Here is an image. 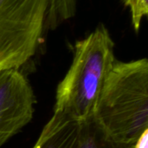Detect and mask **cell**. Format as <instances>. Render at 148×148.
<instances>
[{
  "label": "cell",
  "instance_id": "obj_8",
  "mask_svg": "<svg viewBox=\"0 0 148 148\" xmlns=\"http://www.w3.org/2000/svg\"><path fill=\"white\" fill-rule=\"evenodd\" d=\"M58 21L71 17L75 12V0H56Z\"/></svg>",
  "mask_w": 148,
  "mask_h": 148
},
{
  "label": "cell",
  "instance_id": "obj_2",
  "mask_svg": "<svg viewBox=\"0 0 148 148\" xmlns=\"http://www.w3.org/2000/svg\"><path fill=\"white\" fill-rule=\"evenodd\" d=\"M115 61L114 42L102 24L77 41L72 64L56 89L54 111L77 122L91 118Z\"/></svg>",
  "mask_w": 148,
  "mask_h": 148
},
{
  "label": "cell",
  "instance_id": "obj_7",
  "mask_svg": "<svg viewBox=\"0 0 148 148\" xmlns=\"http://www.w3.org/2000/svg\"><path fill=\"white\" fill-rule=\"evenodd\" d=\"M131 11L132 23L136 31L140 29L141 21L148 14V0H122Z\"/></svg>",
  "mask_w": 148,
  "mask_h": 148
},
{
  "label": "cell",
  "instance_id": "obj_6",
  "mask_svg": "<svg viewBox=\"0 0 148 148\" xmlns=\"http://www.w3.org/2000/svg\"><path fill=\"white\" fill-rule=\"evenodd\" d=\"M79 123L78 148H135L112 139L93 117Z\"/></svg>",
  "mask_w": 148,
  "mask_h": 148
},
{
  "label": "cell",
  "instance_id": "obj_5",
  "mask_svg": "<svg viewBox=\"0 0 148 148\" xmlns=\"http://www.w3.org/2000/svg\"><path fill=\"white\" fill-rule=\"evenodd\" d=\"M79 123L54 111L33 148H78Z\"/></svg>",
  "mask_w": 148,
  "mask_h": 148
},
{
  "label": "cell",
  "instance_id": "obj_1",
  "mask_svg": "<svg viewBox=\"0 0 148 148\" xmlns=\"http://www.w3.org/2000/svg\"><path fill=\"white\" fill-rule=\"evenodd\" d=\"M114 140L136 145L148 131V61L114 63L92 116Z\"/></svg>",
  "mask_w": 148,
  "mask_h": 148
},
{
  "label": "cell",
  "instance_id": "obj_4",
  "mask_svg": "<svg viewBox=\"0 0 148 148\" xmlns=\"http://www.w3.org/2000/svg\"><path fill=\"white\" fill-rule=\"evenodd\" d=\"M35 96L18 69L0 70V147L30 122Z\"/></svg>",
  "mask_w": 148,
  "mask_h": 148
},
{
  "label": "cell",
  "instance_id": "obj_3",
  "mask_svg": "<svg viewBox=\"0 0 148 148\" xmlns=\"http://www.w3.org/2000/svg\"><path fill=\"white\" fill-rule=\"evenodd\" d=\"M58 23L56 0H0V70L25 64L44 28Z\"/></svg>",
  "mask_w": 148,
  "mask_h": 148
},
{
  "label": "cell",
  "instance_id": "obj_9",
  "mask_svg": "<svg viewBox=\"0 0 148 148\" xmlns=\"http://www.w3.org/2000/svg\"><path fill=\"white\" fill-rule=\"evenodd\" d=\"M135 148H148V131H146L138 143L136 144Z\"/></svg>",
  "mask_w": 148,
  "mask_h": 148
}]
</instances>
